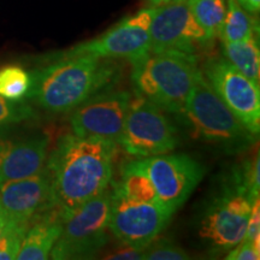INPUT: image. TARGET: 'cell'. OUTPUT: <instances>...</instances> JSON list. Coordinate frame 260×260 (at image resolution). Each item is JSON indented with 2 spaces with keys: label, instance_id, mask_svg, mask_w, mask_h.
I'll return each instance as SVG.
<instances>
[{
  "label": "cell",
  "instance_id": "26",
  "mask_svg": "<svg viewBox=\"0 0 260 260\" xmlns=\"http://www.w3.org/2000/svg\"><path fill=\"white\" fill-rule=\"evenodd\" d=\"M243 239L252 242L256 248L260 249V205L259 198L252 205L251 214L247 223L246 234Z\"/></svg>",
  "mask_w": 260,
  "mask_h": 260
},
{
  "label": "cell",
  "instance_id": "14",
  "mask_svg": "<svg viewBox=\"0 0 260 260\" xmlns=\"http://www.w3.org/2000/svg\"><path fill=\"white\" fill-rule=\"evenodd\" d=\"M0 200L3 212L10 222L29 225L37 214L53 207L46 168L32 176L0 183Z\"/></svg>",
  "mask_w": 260,
  "mask_h": 260
},
{
  "label": "cell",
  "instance_id": "31",
  "mask_svg": "<svg viewBox=\"0 0 260 260\" xmlns=\"http://www.w3.org/2000/svg\"><path fill=\"white\" fill-rule=\"evenodd\" d=\"M148 2L152 3L154 6H160V5L168 4V3H170L171 0H148Z\"/></svg>",
  "mask_w": 260,
  "mask_h": 260
},
{
  "label": "cell",
  "instance_id": "19",
  "mask_svg": "<svg viewBox=\"0 0 260 260\" xmlns=\"http://www.w3.org/2000/svg\"><path fill=\"white\" fill-rule=\"evenodd\" d=\"M255 29V21L239 4V2L226 0V14L219 31L222 42L247 40L256 34Z\"/></svg>",
  "mask_w": 260,
  "mask_h": 260
},
{
  "label": "cell",
  "instance_id": "3",
  "mask_svg": "<svg viewBox=\"0 0 260 260\" xmlns=\"http://www.w3.org/2000/svg\"><path fill=\"white\" fill-rule=\"evenodd\" d=\"M132 64V81L139 95L168 112L183 110L201 71L197 54L182 51H149Z\"/></svg>",
  "mask_w": 260,
  "mask_h": 260
},
{
  "label": "cell",
  "instance_id": "13",
  "mask_svg": "<svg viewBox=\"0 0 260 260\" xmlns=\"http://www.w3.org/2000/svg\"><path fill=\"white\" fill-rule=\"evenodd\" d=\"M130 106L132 95L126 90H102L94 94L73 110L70 124L74 134L102 136L117 144Z\"/></svg>",
  "mask_w": 260,
  "mask_h": 260
},
{
  "label": "cell",
  "instance_id": "11",
  "mask_svg": "<svg viewBox=\"0 0 260 260\" xmlns=\"http://www.w3.org/2000/svg\"><path fill=\"white\" fill-rule=\"evenodd\" d=\"M172 214L161 205L135 203L113 189L109 216V232L121 243L146 248L160 235Z\"/></svg>",
  "mask_w": 260,
  "mask_h": 260
},
{
  "label": "cell",
  "instance_id": "12",
  "mask_svg": "<svg viewBox=\"0 0 260 260\" xmlns=\"http://www.w3.org/2000/svg\"><path fill=\"white\" fill-rule=\"evenodd\" d=\"M149 35L151 52L182 51L195 54L212 42L195 21L187 0H174L171 4L157 6Z\"/></svg>",
  "mask_w": 260,
  "mask_h": 260
},
{
  "label": "cell",
  "instance_id": "5",
  "mask_svg": "<svg viewBox=\"0 0 260 260\" xmlns=\"http://www.w3.org/2000/svg\"><path fill=\"white\" fill-rule=\"evenodd\" d=\"M110 206L111 191L106 189L63 216V228L52 248L51 258L90 259L102 251L109 241Z\"/></svg>",
  "mask_w": 260,
  "mask_h": 260
},
{
  "label": "cell",
  "instance_id": "7",
  "mask_svg": "<svg viewBox=\"0 0 260 260\" xmlns=\"http://www.w3.org/2000/svg\"><path fill=\"white\" fill-rule=\"evenodd\" d=\"M155 11L157 6L140 10L135 15L123 18L119 23L113 25L100 37L76 45L59 56L74 57L90 54L109 59L125 58L133 63L149 52V28Z\"/></svg>",
  "mask_w": 260,
  "mask_h": 260
},
{
  "label": "cell",
  "instance_id": "29",
  "mask_svg": "<svg viewBox=\"0 0 260 260\" xmlns=\"http://www.w3.org/2000/svg\"><path fill=\"white\" fill-rule=\"evenodd\" d=\"M237 2L249 14L255 15L259 12L260 0H237Z\"/></svg>",
  "mask_w": 260,
  "mask_h": 260
},
{
  "label": "cell",
  "instance_id": "1",
  "mask_svg": "<svg viewBox=\"0 0 260 260\" xmlns=\"http://www.w3.org/2000/svg\"><path fill=\"white\" fill-rule=\"evenodd\" d=\"M116 142L102 136L65 134L47 159L52 206L61 217L107 189L113 175Z\"/></svg>",
  "mask_w": 260,
  "mask_h": 260
},
{
  "label": "cell",
  "instance_id": "17",
  "mask_svg": "<svg viewBox=\"0 0 260 260\" xmlns=\"http://www.w3.org/2000/svg\"><path fill=\"white\" fill-rule=\"evenodd\" d=\"M115 190L130 201L161 205L153 182L140 160L130 161L123 167L121 180L116 184Z\"/></svg>",
  "mask_w": 260,
  "mask_h": 260
},
{
  "label": "cell",
  "instance_id": "20",
  "mask_svg": "<svg viewBox=\"0 0 260 260\" xmlns=\"http://www.w3.org/2000/svg\"><path fill=\"white\" fill-rule=\"evenodd\" d=\"M223 187L246 195L251 201L259 198V154L237 164L224 181Z\"/></svg>",
  "mask_w": 260,
  "mask_h": 260
},
{
  "label": "cell",
  "instance_id": "6",
  "mask_svg": "<svg viewBox=\"0 0 260 260\" xmlns=\"http://www.w3.org/2000/svg\"><path fill=\"white\" fill-rule=\"evenodd\" d=\"M126 116L118 144L135 157H153L174 151L178 145L177 129L157 105L140 96Z\"/></svg>",
  "mask_w": 260,
  "mask_h": 260
},
{
  "label": "cell",
  "instance_id": "24",
  "mask_svg": "<svg viewBox=\"0 0 260 260\" xmlns=\"http://www.w3.org/2000/svg\"><path fill=\"white\" fill-rule=\"evenodd\" d=\"M144 259L146 260H187L188 253L181 246L168 239H154L145 248Z\"/></svg>",
  "mask_w": 260,
  "mask_h": 260
},
{
  "label": "cell",
  "instance_id": "4",
  "mask_svg": "<svg viewBox=\"0 0 260 260\" xmlns=\"http://www.w3.org/2000/svg\"><path fill=\"white\" fill-rule=\"evenodd\" d=\"M181 112L186 116L195 138L226 153H239L254 144L255 135L246 129L214 92L203 71L198 75Z\"/></svg>",
  "mask_w": 260,
  "mask_h": 260
},
{
  "label": "cell",
  "instance_id": "21",
  "mask_svg": "<svg viewBox=\"0 0 260 260\" xmlns=\"http://www.w3.org/2000/svg\"><path fill=\"white\" fill-rule=\"evenodd\" d=\"M191 15L211 40L219 37L226 14V0H187Z\"/></svg>",
  "mask_w": 260,
  "mask_h": 260
},
{
  "label": "cell",
  "instance_id": "27",
  "mask_svg": "<svg viewBox=\"0 0 260 260\" xmlns=\"http://www.w3.org/2000/svg\"><path fill=\"white\" fill-rule=\"evenodd\" d=\"M260 249L252 242L243 239L239 245L230 249L226 255L228 260H258L260 258Z\"/></svg>",
  "mask_w": 260,
  "mask_h": 260
},
{
  "label": "cell",
  "instance_id": "23",
  "mask_svg": "<svg viewBox=\"0 0 260 260\" xmlns=\"http://www.w3.org/2000/svg\"><path fill=\"white\" fill-rule=\"evenodd\" d=\"M37 113L34 109L24 103V100L12 102L0 95V130L21 124L29 119H34Z\"/></svg>",
  "mask_w": 260,
  "mask_h": 260
},
{
  "label": "cell",
  "instance_id": "30",
  "mask_svg": "<svg viewBox=\"0 0 260 260\" xmlns=\"http://www.w3.org/2000/svg\"><path fill=\"white\" fill-rule=\"evenodd\" d=\"M10 223V220L8 219V217L5 216L4 212L0 213V236L3 235V233L5 232V229L8 228Z\"/></svg>",
  "mask_w": 260,
  "mask_h": 260
},
{
  "label": "cell",
  "instance_id": "25",
  "mask_svg": "<svg viewBox=\"0 0 260 260\" xmlns=\"http://www.w3.org/2000/svg\"><path fill=\"white\" fill-rule=\"evenodd\" d=\"M29 225H17L10 222L0 236V260H14L21 249L22 240Z\"/></svg>",
  "mask_w": 260,
  "mask_h": 260
},
{
  "label": "cell",
  "instance_id": "28",
  "mask_svg": "<svg viewBox=\"0 0 260 260\" xmlns=\"http://www.w3.org/2000/svg\"><path fill=\"white\" fill-rule=\"evenodd\" d=\"M145 248H136V247L124 245L122 243L121 247L116 248L113 252H110L105 259L112 260H139L144 259Z\"/></svg>",
  "mask_w": 260,
  "mask_h": 260
},
{
  "label": "cell",
  "instance_id": "8",
  "mask_svg": "<svg viewBox=\"0 0 260 260\" xmlns=\"http://www.w3.org/2000/svg\"><path fill=\"white\" fill-rule=\"evenodd\" d=\"M153 182L161 206L174 214L186 204L205 175V168L190 155L159 154L140 160Z\"/></svg>",
  "mask_w": 260,
  "mask_h": 260
},
{
  "label": "cell",
  "instance_id": "2",
  "mask_svg": "<svg viewBox=\"0 0 260 260\" xmlns=\"http://www.w3.org/2000/svg\"><path fill=\"white\" fill-rule=\"evenodd\" d=\"M117 74L118 70L109 58L58 56L30 73L31 86L25 99L32 100L45 111L61 115L111 86Z\"/></svg>",
  "mask_w": 260,
  "mask_h": 260
},
{
  "label": "cell",
  "instance_id": "32",
  "mask_svg": "<svg viewBox=\"0 0 260 260\" xmlns=\"http://www.w3.org/2000/svg\"><path fill=\"white\" fill-rule=\"evenodd\" d=\"M3 212V206H2V200H0V213Z\"/></svg>",
  "mask_w": 260,
  "mask_h": 260
},
{
  "label": "cell",
  "instance_id": "16",
  "mask_svg": "<svg viewBox=\"0 0 260 260\" xmlns=\"http://www.w3.org/2000/svg\"><path fill=\"white\" fill-rule=\"evenodd\" d=\"M63 217L59 210L51 207L30 220L17 255L19 260H46L60 236Z\"/></svg>",
  "mask_w": 260,
  "mask_h": 260
},
{
  "label": "cell",
  "instance_id": "18",
  "mask_svg": "<svg viewBox=\"0 0 260 260\" xmlns=\"http://www.w3.org/2000/svg\"><path fill=\"white\" fill-rule=\"evenodd\" d=\"M223 56L247 79L259 86L260 51L256 35L237 42H222Z\"/></svg>",
  "mask_w": 260,
  "mask_h": 260
},
{
  "label": "cell",
  "instance_id": "15",
  "mask_svg": "<svg viewBox=\"0 0 260 260\" xmlns=\"http://www.w3.org/2000/svg\"><path fill=\"white\" fill-rule=\"evenodd\" d=\"M48 146L50 139L42 134L0 141V183L40 172L47 160Z\"/></svg>",
  "mask_w": 260,
  "mask_h": 260
},
{
  "label": "cell",
  "instance_id": "22",
  "mask_svg": "<svg viewBox=\"0 0 260 260\" xmlns=\"http://www.w3.org/2000/svg\"><path fill=\"white\" fill-rule=\"evenodd\" d=\"M31 86V75L18 65L0 69V95L12 102L24 100Z\"/></svg>",
  "mask_w": 260,
  "mask_h": 260
},
{
  "label": "cell",
  "instance_id": "9",
  "mask_svg": "<svg viewBox=\"0 0 260 260\" xmlns=\"http://www.w3.org/2000/svg\"><path fill=\"white\" fill-rule=\"evenodd\" d=\"M203 74L214 92L253 135L260 130V92L225 58H211L203 65Z\"/></svg>",
  "mask_w": 260,
  "mask_h": 260
},
{
  "label": "cell",
  "instance_id": "10",
  "mask_svg": "<svg viewBox=\"0 0 260 260\" xmlns=\"http://www.w3.org/2000/svg\"><path fill=\"white\" fill-rule=\"evenodd\" d=\"M255 201V200H254ZM246 195L222 187L207 206L199 234L216 252L230 251L245 237L252 205Z\"/></svg>",
  "mask_w": 260,
  "mask_h": 260
}]
</instances>
